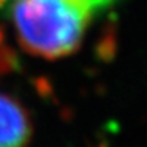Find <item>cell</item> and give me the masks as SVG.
Wrapping results in <instances>:
<instances>
[{
  "instance_id": "5b68a950",
  "label": "cell",
  "mask_w": 147,
  "mask_h": 147,
  "mask_svg": "<svg viewBox=\"0 0 147 147\" xmlns=\"http://www.w3.org/2000/svg\"><path fill=\"white\" fill-rule=\"evenodd\" d=\"M3 42H5V30L0 25V45H3Z\"/></svg>"
},
{
  "instance_id": "3957f363",
  "label": "cell",
  "mask_w": 147,
  "mask_h": 147,
  "mask_svg": "<svg viewBox=\"0 0 147 147\" xmlns=\"http://www.w3.org/2000/svg\"><path fill=\"white\" fill-rule=\"evenodd\" d=\"M20 67H22V63L14 49L8 45H0V75L19 72Z\"/></svg>"
},
{
  "instance_id": "7a4b0ae2",
  "label": "cell",
  "mask_w": 147,
  "mask_h": 147,
  "mask_svg": "<svg viewBox=\"0 0 147 147\" xmlns=\"http://www.w3.org/2000/svg\"><path fill=\"white\" fill-rule=\"evenodd\" d=\"M33 125L17 100L0 94V147H28Z\"/></svg>"
},
{
  "instance_id": "6da1fadb",
  "label": "cell",
  "mask_w": 147,
  "mask_h": 147,
  "mask_svg": "<svg viewBox=\"0 0 147 147\" xmlns=\"http://www.w3.org/2000/svg\"><path fill=\"white\" fill-rule=\"evenodd\" d=\"M110 0H14L17 42L30 55L58 59L80 47L94 11Z\"/></svg>"
},
{
  "instance_id": "8992f818",
  "label": "cell",
  "mask_w": 147,
  "mask_h": 147,
  "mask_svg": "<svg viewBox=\"0 0 147 147\" xmlns=\"http://www.w3.org/2000/svg\"><path fill=\"white\" fill-rule=\"evenodd\" d=\"M8 3V0H0V9H3L5 8V5Z\"/></svg>"
},
{
  "instance_id": "277c9868",
  "label": "cell",
  "mask_w": 147,
  "mask_h": 147,
  "mask_svg": "<svg viewBox=\"0 0 147 147\" xmlns=\"http://www.w3.org/2000/svg\"><path fill=\"white\" fill-rule=\"evenodd\" d=\"M31 85H33L36 94L41 97V99H44V100H52L53 99V94H55L53 85H52V82L47 78V77H44V75L34 77V78L31 80Z\"/></svg>"
}]
</instances>
